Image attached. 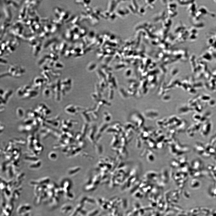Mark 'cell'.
<instances>
[]
</instances>
